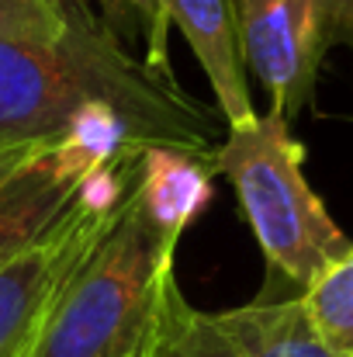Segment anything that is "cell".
Returning <instances> with one entry per match:
<instances>
[{"instance_id":"cell-7","label":"cell","mask_w":353,"mask_h":357,"mask_svg":"<svg viewBox=\"0 0 353 357\" xmlns=\"http://www.w3.org/2000/svg\"><path fill=\"white\" fill-rule=\"evenodd\" d=\"M146 17H149V56H146L149 66L170 73L166 24H177L215 91L226 128H239L256 119L246 87V56L239 42L233 0H149Z\"/></svg>"},{"instance_id":"cell-2","label":"cell","mask_w":353,"mask_h":357,"mask_svg":"<svg viewBox=\"0 0 353 357\" xmlns=\"http://www.w3.org/2000/svg\"><path fill=\"white\" fill-rule=\"evenodd\" d=\"M177 243L146 215L135 177L115 222L59 288L24 357H128L163 274L173 271Z\"/></svg>"},{"instance_id":"cell-10","label":"cell","mask_w":353,"mask_h":357,"mask_svg":"<svg viewBox=\"0 0 353 357\" xmlns=\"http://www.w3.org/2000/svg\"><path fill=\"white\" fill-rule=\"evenodd\" d=\"M215 319L246 357H333L308 323L301 291L298 295L263 291L249 305L215 312Z\"/></svg>"},{"instance_id":"cell-5","label":"cell","mask_w":353,"mask_h":357,"mask_svg":"<svg viewBox=\"0 0 353 357\" xmlns=\"http://www.w3.org/2000/svg\"><path fill=\"white\" fill-rule=\"evenodd\" d=\"M246 66L270 94V108L298 119L329 49H353V0H233Z\"/></svg>"},{"instance_id":"cell-9","label":"cell","mask_w":353,"mask_h":357,"mask_svg":"<svg viewBox=\"0 0 353 357\" xmlns=\"http://www.w3.org/2000/svg\"><path fill=\"white\" fill-rule=\"evenodd\" d=\"M212 160L177 149H146L139 167V198L146 215L166 236L180 239L198 212L212 202Z\"/></svg>"},{"instance_id":"cell-4","label":"cell","mask_w":353,"mask_h":357,"mask_svg":"<svg viewBox=\"0 0 353 357\" xmlns=\"http://www.w3.org/2000/svg\"><path fill=\"white\" fill-rule=\"evenodd\" d=\"M139 167L142 153L97 167L42 236L0 264V357H24L31 351L59 288L115 222Z\"/></svg>"},{"instance_id":"cell-11","label":"cell","mask_w":353,"mask_h":357,"mask_svg":"<svg viewBox=\"0 0 353 357\" xmlns=\"http://www.w3.org/2000/svg\"><path fill=\"white\" fill-rule=\"evenodd\" d=\"M301 305L329 354L353 357V246L301 288Z\"/></svg>"},{"instance_id":"cell-13","label":"cell","mask_w":353,"mask_h":357,"mask_svg":"<svg viewBox=\"0 0 353 357\" xmlns=\"http://www.w3.org/2000/svg\"><path fill=\"white\" fill-rule=\"evenodd\" d=\"M121 3H132V7H139V10H142V14H146V10H149V0H121Z\"/></svg>"},{"instance_id":"cell-1","label":"cell","mask_w":353,"mask_h":357,"mask_svg":"<svg viewBox=\"0 0 353 357\" xmlns=\"http://www.w3.org/2000/svg\"><path fill=\"white\" fill-rule=\"evenodd\" d=\"M97 105L125 112L152 149L191 153L212 167L229 132L215 108L191 98L173 73L135 59L80 7L59 35H0V153L56 142Z\"/></svg>"},{"instance_id":"cell-8","label":"cell","mask_w":353,"mask_h":357,"mask_svg":"<svg viewBox=\"0 0 353 357\" xmlns=\"http://www.w3.org/2000/svg\"><path fill=\"white\" fill-rule=\"evenodd\" d=\"M128 357H246L222 323L212 312H201L187 302L177 284V274L166 271L149 316L139 330V340Z\"/></svg>"},{"instance_id":"cell-3","label":"cell","mask_w":353,"mask_h":357,"mask_svg":"<svg viewBox=\"0 0 353 357\" xmlns=\"http://www.w3.org/2000/svg\"><path fill=\"white\" fill-rule=\"evenodd\" d=\"M215 174L233 181L267 264L298 291L353 246L308 188L305 149L281 112L270 108L229 128L215 153Z\"/></svg>"},{"instance_id":"cell-6","label":"cell","mask_w":353,"mask_h":357,"mask_svg":"<svg viewBox=\"0 0 353 357\" xmlns=\"http://www.w3.org/2000/svg\"><path fill=\"white\" fill-rule=\"evenodd\" d=\"M97 167L104 163L73 135L7 153L0 160V264L42 236Z\"/></svg>"},{"instance_id":"cell-12","label":"cell","mask_w":353,"mask_h":357,"mask_svg":"<svg viewBox=\"0 0 353 357\" xmlns=\"http://www.w3.org/2000/svg\"><path fill=\"white\" fill-rule=\"evenodd\" d=\"M70 17L66 0H0V35H59Z\"/></svg>"}]
</instances>
